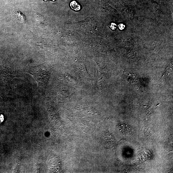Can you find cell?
<instances>
[{
	"label": "cell",
	"mask_w": 173,
	"mask_h": 173,
	"mask_svg": "<svg viewBox=\"0 0 173 173\" xmlns=\"http://www.w3.org/2000/svg\"><path fill=\"white\" fill-rule=\"evenodd\" d=\"M34 77L38 84V88L42 86L48 81L49 72L44 64L33 67L27 71Z\"/></svg>",
	"instance_id": "obj_1"
},
{
	"label": "cell",
	"mask_w": 173,
	"mask_h": 173,
	"mask_svg": "<svg viewBox=\"0 0 173 173\" xmlns=\"http://www.w3.org/2000/svg\"><path fill=\"white\" fill-rule=\"evenodd\" d=\"M3 78L4 83L8 88H9L10 83L12 79L17 77L15 72L9 70H5L3 73Z\"/></svg>",
	"instance_id": "obj_2"
},
{
	"label": "cell",
	"mask_w": 173,
	"mask_h": 173,
	"mask_svg": "<svg viewBox=\"0 0 173 173\" xmlns=\"http://www.w3.org/2000/svg\"><path fill=\"white\" fill-rule=\"evenodd\" d=\"M120 129L123 133L125 135H131L133 130L131 127L124 124L120 125Z\"/></svg>",
	"instance_id": "obj_3"
},
{
	"label": "cell",
	"mask_w": 173,
	"mask_h": 173,
	"mask_svg": "<svg viewBox=\"0 0 173 173\" xmlns=\"http://www.w3.org/2000/svg\"><path fill=\"white\" fill-rule=\"evenodd\" d=\"M70 6L71 9L75 11H79L81 6L75 1H73L70 3Z\"/></svg>",
	"instance_id": "obj_4"
},
{
	"label": "cell",
	"mask_w": 173,
	"mask_h": 173,
	"mask_svg": "<svg viewBox=\"0 0 173 173\" xmlns=\"http://www.w3.org/2000/svg\"><path fill=\"white\" fill-rule=\"evenodd\" d=\"M117 27V25L114 23H112L111 24V25L110 26V28L113 30H114Z\"/></svg>",
	"instance_id": "obj_5"
},
{
	"label": "cell",
	"mask_w": 173,
	"mask_h": 173,
	"mask_svg": "<svg viewBox=\"0 0 173 173\" xmlns=\"http://www.w3.org/2000/svg\"><path fill=\"white\" fill-rule=\"evenodd\" d=\"M118 26L119 29L121 30H124L125 27V25H124L123 24H119Z\"/></svg>",
	"instance_id": "obj_6"
},
{
	"label": "cell",
	"mask_w": 173,
	"mask_h": 173,
	"mask_svg": "<svg viewBox=\"0 0 173 173\" xmlns=\"http://www.w3.org/2000/svg\"><path fill=\"white\" fill-rule=\"evenodd\" d=\"M44 1H56V0H44Z\"/></svg>",
	"instance_id": "obj_7"
}]
</instances>
